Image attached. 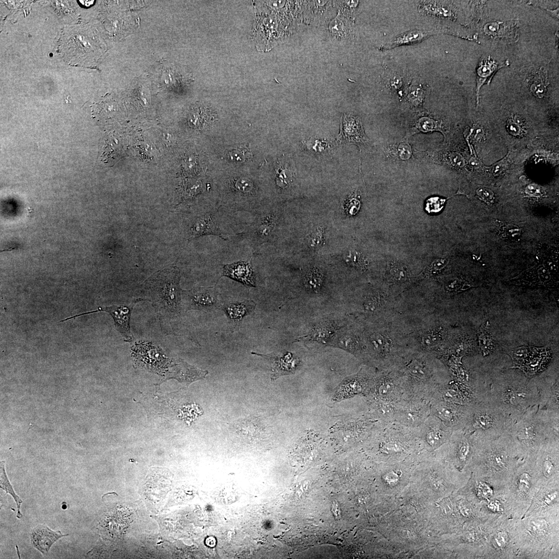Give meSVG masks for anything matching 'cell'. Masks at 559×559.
Wrapping results in <instances>:
<instances>
[{"label": "cell", "instance_id": "41", "mask_svg": "<svg viewBox=\"0 0 559 559\" xmlns=\"http://www.w3.org/2000/svg\"><path fill=\"white\" fill-rule=\"evenodd\" d=\"M395 154L402 160L409 159L412 155L411 147L407 144H401L394 149Z\"/></svg>", "mask_w": 559, "mask_h": 559}, {"label": "cell", "instance_id": "44", "mask_svg": "<svg viewBox=\"0 0 559 559\" xmlns=\"http://www.w3.org/2000/svg\"><path fill=\"white\" fill-rule=\"evenodd\" d=\"M476 426L481 428H488L492 425L491 417L487 414L479 415L476 420Z\"/></svg>", "mask_w": 559, "mask_h": 559}, {"label": "cell", "instance_id": "33", "mask_svg": "<svg viewBox=\"0 0 559 559\" xmlns=\"http://www.w3.org/2000/svg\"><path fill=\"white\" fill-rule=\"evenodd\" d=\"M347 262L360 271H364L367 266L366 261L360 254L357 252L350 253L346 257Z\"/></svg>", "mask_w": 559, "mask_h": 559}, {"label": "cell", "instance_id": "8", "mask_svg": "<svg viewBox=\"0 0 559 559\" xmlns=\"http://www.w3.org/2000/svg\"><path fill=\"white\" fill-rule=\"evenodd\" d=\"M222 276L229 278L247 287H256V277L251 260L224 265Z\"/></svg>", "mask_w": 559, "mask_h": 559}, {"label": "cell", "instance_id": "20", "mask_svg": "<svg viewBox=\"0 0 559 559\" xmlns=\"http://www.w3.org/2000/svg\"><path fill=\"white\" fill-rule=\"evenodd\" d=\"M497 221L499 224V234L502 239L512 242L520 239L522 231L518 226L500 221Z\"/></svg>", "mask_w": 559, "mask_h": 559}, {"label": "cell", "instance_id": "11", "mask_svg": "<svg viewBox=\"0 0 559 559\" xmlns=\"http://www.w3.org/2000/svg\"><path fill=\"white\" fill-rule=\"evenodd\" d=\"M550 272L547 268L542 266L532 268L513 279V282L532 285H549L553 277Z\"/></svg>", "mask_w": 559, "mask_h": 559}, {"label": "cell", "instance_id": "42", "mask_svg": "<svg viewBox=\"0 0 559 559\" xmlns=\"http://www.w3.org/2000/svg\"><path fill=\"white\" fill-rule=\"evenodd\" d=\"M444 200L440 199L438 198H434L429 199L427 200L426 204V210L429 212H436V205L439 211L442 209L444 204Z\"/></svg>", "mask_w": 559, "mask_h": 559}, {"label": "cell", "instance_id": "27", "mask_svg": "<svg viewBox=\"0 0 559 559\" xmlns=\"http://www.w3.org/2000/svg\"><path fill=\"white\" fill-rule=\"evenodd\" d=\"M442 332L440 329H436L426 332L422 338V345L427 348L439 345L442 340Z\"/></svg>", "mask_w": 559, "mask_h": 559}, {"label": "cell", "instance_id": "6", "mask_svg": "<svg viewBox=\"0 0 559 559\" xmlns=\"http://www.w3.org/2000/svg\"><path fill=\"white\" fill-rule=\"evenodd\" d=\"M337 139L340 143L356 144L359 146L368 141L364 134L360 118L346 115L343 116L340 133Z\"/></svg>", "mask_w": 559, "mask_h": 559}, {"label": "cell", "instance_id": "39", "mask_svg": "<svg viewBox=\"0 0 559 559\" xmlns=\"http://www.w3.org/2000/svg\"><path fill=\"white\" fill-rule=\"evenodd\" d=\"M408 99L414 104H419L422 102L424 98V90L419 86H414L411 88L408 93Z\"/></svg>", "mask_w": 559, "mask_h": 559}, {"label": "cell", "instance_id": "38", "mask_svg": "<svg viewBox=\"0 0 559 559\" xmlns=\"http://www.w3.org/2000/svg\"><path fill=\"white\" fill-rule=\"evenodd\" d=\"M383 303L384 299L382 296L373 295L365 302L364 309L371 312L377 311L382 306Z\"/></svg>", "mask_w": 559, "mask_h": 559}, {"label": "cell", "instance_id": "48", "mask_svg": "<svg viewBox=\"0 0 559 559\" xmlns=\"http://www.w3.org/2000/svg\"><path fill=\"white\" fill-rule=\"evenodd\" d=\"M507 167L506 160L504 159L496 163L491 167L492 173L494 176L500 175Z\"/></svg>", "mask_w": 559, "mask_h": 559}, {"label": "cell", "instance_id": "13", "mask_svg": "<svg viewBox=\"0 0 559 559\" xmlns=\"http://www.w3.org/2000/svg\"><path fill=\"white\" fill-rule=\"evenodd\" d=\"M363 382L362 380L358 376L345 379L337 388L334 400L335 401H340L362 393L365 388Z\"/></svg>", "mask_w": 559, "mask_h": 559}, {"label": "cell", "instance_id": "30", "mask_svg": "<svg viewBox=\"0 0 559 559\" xmlns=\"http://www.w3.org/2000/svg\"><path fill=\"white\" fill-rule=\"evenodd\" d=\"M436 415L445 422H451L456 417V412L454 408L447 404H440L436 408Z\"/></svg>", "mask_w": 559, "mask_h": 559}, {"label": "cell", "instance_id": "24", "mask_svg": "<svg viewBox=\"0 0 559 559\" xmlns=\"http://www.w3.org/2000/svg\"><path fill=\"white\" fill-rule=\"evenodd\" d=\"M407 373L410 377L417 380H424L428 377V370L423 362L418 360H413L406 367Z\"/></svg>", "mask_w": 559, "mask_h": 559}, {"label": "cell", "instance_id": "17", "mask_svg": "<svg viewBox=\"0 0 559 559\" xmlns=\"http://www.w3.org/2000/svg\"><path fill=\"white\" fill-rule=\"evenodd\" d=\"M5 465V461H1V469H0V488L4 490L6 493H8L10 495H11L15 501L17 507V518L20 519L23 517V515L21 514L20 512V508L21 505L23 503V501L17 495L13 489V486L9 481L6 473Z\"/></svg>", "mask_w": 559, "mask_h": 559}, {"label": "cell", "instance_id": "15", "mask_svg": "<svg viewBox=\"0 0 559 559\" xmlns=\"http://www.w3.org/2000/svg\"><path fill=\"white\" fill-rule=\"evenodd\" d=\"M530 90L537 98L544 97L548 86L547 73L545 69L540 68L534 70L530 74L528 80Z\"/></svg>", "mask_w": 559, "mask_h": 559}, {"label": "cell", "instance_id": "37", "mask_svg": "<svg viewBox=\"0 0 559 559\" xmlns=\"http://www.w3.org/2000/svg\"><path fill=\"white\" fill-rule=\"evenodd\" d=\"M339 345L343 349L353 352L357 351L359 347V343L358 339L352 336H346L342 338Z\"/></svg>", "mask_w": 559, "mask_h": 559}, {"label": "cell", "instance_id": "40", "mask_svg": "<svg viewBox=\"0 0 559 559\" xmlns=\"http://www.w3.org/2000/svg\"><path fill=\"white\" fill-rule=\"evenodd\" d=\"M249 152L244 149H236L231 152L229 156L231 160L234 162L241 163L244 162L249 156Z\"/></svg>", "mask_w": 559, "mask_h": 559}, {"label": "cell", "instance_id": "49", "mask_svg": "<svg viewBox=\"0 0 559 559\" xmlns=\"http://www.w3.org/2000/svg\"><path fill=\"white\" fill-rule=\"evenodd\" d=\"M526 194L532 197H540L542 195L540 188L534 185H531L525 189Z\"/></svg>", "mask_w": 559, "mask_h": 559}, {"label": "cell", "instance_id": "43", "mask_svg": "<svg viewBox=\"0 0 559 559\" xmlns=\"http://www.w3.org/2000/svg\"><path fill=\"white\" fill-rule=\"evenodd\" d=\"M478 196L483 201L488 203L493 202L494 195L493 192L489 189L481 188L477 191Z\"/></svg>", "mask_w": 559, "mask_h": 559}, {"label": "cell", "instance_id": "26", "mask_svg": "<svg viewBox=\"0 0 559 559\" xmlns=\"http://www.w3.org/2000/svg\"><path fill=\"white\" fill-rule=\"evenodd\" d=\"M490 465L494 471L499 472L507 468L508 457L504 451H497L490 456Z\"/></svg>", "mask_w": 559, "mask_h": 559}, {"label": "cell", "instance_id": "9", "mask_svg": "<svg viewBox=\"0 0 559 559\" xmlns=\"http://www.w3.org/2000/svg\"><path fill=\"white\" fill-rule=\"evenodd\" d=\"M68 535H64L60 531H53L46 525L41 524L32 531L31 540L34 547L45 556L48 554L53 544Z\"/></svg>", "mask_w": 559, "mask_h": 559}, {"label": "cell", "instance_id": "12", "mask_svg": "<svg viewBox=\"0 0 559 559\" xmlns=\"http://www.w3.org/2000/svg\"><path fill=\"white\" fill-rule=\"evenodd\" d=\"M173 367V375L170 377L188 384L205 378L208 374V371L200 370L181 359Z\"/></svg>", "mask_w": 559, "mask_h": 559}, {"label": "cell", "instance_id": "34", "mask_svg": "<svg viewBox=\"0 0 559 559\" xmlns=\"http://www.w3.org/2000/svg\"><path fill=\"white\" fill-rule=\"evenodd\" d=\"M491 540L494 548L499 550L506 549L510 541L508 533L502 531H497Z\"/></svg>", "mask_w": 559, "mask_h": 559}, {"label": "cell", "instance_id": "29", "mask_svg": "<svg viewBox=\"0 0 559 559\" xmlns=\"http://www.w3.org/2000/svg\"><path fill=\"white\" fill-rule=\"evenodd\" d=\"M378 397L382 399H388L395 391L394 383L389 380L381 381L377 388Z\"/></svg>", "mask_w": 559, "mask_h": 559}, {"label": "cell", "instance_id": "35", "mask_svg": "<svg viewBox=\"0 0 559 559\" xmlns=\"http://www.w3.org/2000/svg\"><path fill=\"white\" fill-rule=\"evenodd\" d=\"M322 277L319 272L313 271L309 273L305 279L306 286L311 290L316 291L320 286Z\"/></svg>", "mask_w": 559, "mask_h": 559}, {"label": "cell", "instance_id": "22", "mask_svg": "<svg viewBox=\"0 0 559 559\" xmlns=\"http://www.w3.org/2000/svg\"><path fill=\"white\" fill-rule=\"evenodd\" d=\"M370 341L374 350L380 354L389 353L392 350V342L384 335L375 334L370 337Z\"/></svg>", "mask_w": 559, "mask_h": 559}, {"label": "cell", "instance_id": "21", "mask_svg": "<svg viewBox=\"0 0 559 559\" xmlns=\"http://www.w3.org/2000/svg\"><path fill=\"white\" fill-rule=\"evenodd\" d=\"M389 276L394 282H402L409 278V272L404 264L399 263H391L389 265Z\"/></svg>", "mask_w": 559, "mask_h": 559}, {"label": "cell", "instance_id": "3", "mask_svg": "<svg viewBox=\"0 0 559 559\" xmlns=\"http://www.w3.org/2000/svg\"><path fill=\"white\" fill-rule=\"evenodd\" d=\"M182 298L187 311H210L220 307L219 293L216 287H198L182 291Z\"/></svg>", "mask_w": 559, "mask_h": 559}, {"label": "cell", "instance_id": "28", "mask_svg": "<svg viewBox=\"0 0 559 559\" xmlns=\"http://www.w3.org/2000/svg\"><path fill=\"white\" fill-rule=\"evenodd\" d=\"M425 439L428 444L432 447L440 444L443 439V432L437 427H430L426 430Z\"/></svg>", "mask_w": 559, "mask_h": 559}, {"label": "cell", "instance_id": "2", "mask_svg": "<svg viewBox=\"0 0 559 559\" xmlns=\"http://www.w3.org/2000/svg\"><path fill=\"white\" fill-rule=\"evenodd\" d=\"M135 364L149 372L162 374L170 366V361L160 347L152 342L140 341L132 347Z\"/></svg>", "mask_w": 559, "mask_h": 559}, {"label": "cell", "instance_id": "23", "mask_svg": "<svg viewBox=\"0 0 559 559\" xmlns=\"http://www.w3.org/2000/svg\"><path fill=\"white\" fill-rule=\"evenodd\" d=\"M434 131L442 132L441 125L437 121L431 118L423 117L418 120L414 127V133L417 132H429Z\"/></svg>", "mask_w": 559, "mask_h": 559}, {"label": "cell", "instance_id": "14", "mask_svg": "<svg viewBox=\"0 0 559 559\" xmlns=\"http://www.w3.org/2000/svg\"><path fill=\"white\" fill-rule=\"evenodd\" d=\"M256 305L253 300H244L242 302L225 304L223 306L222 309L231 320L240 321L245 317L253 313Z\"/></svg>", "mask_w": 559, "mask_h": 559}, {"label": "cell", "instance_id": "32", "mask_svg": "<svg viewBox=\"0 0 559 559\" xmlns=\"http://www.w3.org/2000/svg\"><path fill=\"white\" fill-rule=\"evenodd\" d=\"M476 493L479 500L489 501L493 496V490L486 482L480 481L476 484Z\"/></svg>", "mask_w": 559, "mask_h": 559}, {"label": "cell", "instance_id": "25", "mask_svg": "<svg viewBox=\"0 0 559 559\" xmlns=\"http://www.w3.org/2000/svg\"><path fill=\"white\" fill-rule=\"evenodd\" d=\"M234 189L242 196H250L254 194V182L246 178H240L234 183Z\"/></svg>", "mask_w": 559, "mask_h": 559}, {"label": "cell", "instance_id": "45", "mask_svg": "<svg viewBox=\"0 0 559 559\" xmlns=\"http://www.w3.org/2000/svg\"><path fill=\"white\" fill-rule=\"evenodd\" d=\"M470 451V445L467 442L461 443L458 450V456L460 460L465 461L469 454Z\"/></svg>", "mask_w": 559, "mask_h": 559}, {"label": "cell", "instance_id": "5", "mask_svg": "<svg viewBox=\"0 0 559 559\" xmlns=\"http://www.w3.org/2000/svg\"><path fill=\"white\" fill-rule=\"evenodd\" d=\"M99 312H105L112 317L115 321V328L120 333L124 341L126 342L133 341L134 338L132 334L130 325L132 309L127 306L114 305L104 308L100 307L97 310L76 315L61 320V322L84 315L99 313Z\"/></svg>", "mask_w": 559, "mask_h": 559}, {"label": "cell", "instance_id": "10", "mask_svg": "<svg viewBox=\"0 0 559 559\" xmlns=\"http://www.w3.org/2000/svg\"><path fill=\"white\" fill-rule=\"evenodd\" d=\"M509 65L508 62L499 63L492 59L490 56L483 58L479 62L477 70V106L479 105V92L482 86L487 83H489L491 78L499 69Z\"/></svg>", "mask_w": 559, "mask_h": 559}, {"label": "cell", "instance_id": "7", "mask_svg": "<svg viewBox=\"0 0 559 559\" xmlns=\"http://www.w3.org/2000/svg\"><path fill=\"white\" fill-rule=\"evenodd\" d=\"M213 235L218 236L223 240L226 235L219 227L216 214L211 212L200 214L193 221L190 228V238L192 239L202 236Z\"/></svg>", "mask_w": 559, "mask_h": 559}, {"label": "cell", "instance_id": "50", "mask_svg": "<svg viewBox=\"0 0 559 559\" xmlns=\"http://www.w3.org/2000/svg\"><path fill=\"white\" fill-rule=\"evenodd\" d=\"M459 509L461 514L466 517H471L473 514V512H474L470 505L465 502H462L459 504Z\"/></svg>", "mask_w": 559, "mask_h": 559}, {"label": "cell", "instance_id": "18", "mask_svg": "<svg viewBox=\"0 0 559 559\" xmlns=\"http://www.w3.org/2000/svg\"><path fill=\"white\" fill-rule=\"evenodd\" d=\"M427 37H428V35L421 31L414 30L407 32L406 33L397 37L392 42L390 47L415 44V43L420 42Z\"/></svg>", "mask_w": 559, "mask_h": 559}, {"label": "cell", "instance_id": "36", "mask_svg": "<svg viewBox=\"0 0 559 559\" xmlns=\"http://www.w3.org/2000/svg\"><path fill=\"white\" fill-rule=\"evenodd\" d=\"M447 263L448 260L445 258L437 259L428 266L424 271V274L425 276L429 277L436 275L443 270Z\"/></svg>", "mask_w": 559, "mask_h": 559}, {"label": "cell", "instance_id": "19", "mask_svg": "<svg viewBox=\"0 0 559 559\" xmlns=\"http://www.w3.org/2000/svg\"><path fill=\"white\" fill-rule=\"evenodd\" d=\"M489 322L487 321L485 324L482 325L480 327L478 334L479 347L484 356L492 352L495 347L494 340L489 332Z\"/></svg>", "mask_w": 559, "mask_h": 559}, {"label": "cell", "instance_id": "16", "mask_svg": "<svg viewBox=\"0 0 559 559\" xmlns=\"http://www.w3.org/2000/svg\"><path fill=\"white\" fill-rule=\"evenodd\" d=\"M337 327L330 322H324L317 325L306 337L310 340L326 343L334 335Z\"/></svg>", "mask_w": 559, "mask_h": 559}, {"label": "cell", "instance_id": "31", "mask_svg": "<svg viewBox=\"0 0 559 559\" xmlns=\"http://www.w3.org/2000/svg\"><path fill=\"white\" fill-rule=\"evenodd\" d=\"M381 450L383 453L394 454L401 452L403 450V447L399 440H388L382 443Z\"/></svg>", "mask_w": 559, "mask_h": 559}, {"label": "cell", "instance_id": "51", "mask_svg": "<svg viewBox=\"0 0 559 559\" xmlns=\"http://www.w3.org/2000/svg\"><path fill=\"white\" fill-rule=\"evenodd\" d=\"M521 437L524 440H529L533 439L534 436V430L532 426L525 427L521 434Z\"/></svg>", "mask_w": 559, "mask_h": 559}, {"label": "cell", "instance_id": "46", "mask_svg": "<svg viewBox=\"0 0 559 559\" xmlns=\"http://www.w3.org/2000/svg\"><path fill=\"white\" fill-rule=\"evenodd\" d=\"M465 286L468 288L471 287L470 284L466 283L465 281L461 279H457L453 282L448 284L447 287L449 291H458L460 289H465Z\"/></svg>", "mask_w": 559, "mask_h": 559}, {"label": "cell", "instance_id": "47", "mask_svg": "<svg viewBox=\"0 0 559 559\" xmlns=\"http://www.w3.org/2000/svg\"><path fill=\"white\" fill-rule=\"evenodd\" d=\"M508 132L512 135L518 136L521 132V128L519 124L516 120H510L507 126Z\"/></svg>", "mask_w": 559, "mask_h": 559}, {"label": "cell", "instance_id": "1", "mask_svg": "<svg viewBox=\"0 0 559 559\" xmlns=\"http://www.w3.org/2000/svg\"><path fill=\"white\" fill-rule=\"evenodd\" d=\"M180 279L179 270L172 267L160 272L150 281L151 301L160 315L170 317L180 314L182 293Z\"/></svg>", "mask_w": 559, "mask_h": 559}, {"label": "cell", "instance_id": "4", "mask_svg": "<svg viewBox=\"0 0 559 559\" xmlns=\"http://www.w3.org/2000/svg\"><path fill=\"white\" fill-rule=\"evenodd\" d=\"M251 354L262 357L270 362L273 381L283 376L295 373L300 366V359L295 354L291 352L282 351L268 354L252 352Z\"/></svg>", "mask_w": 559, "mask_h": 559}, {"label": "cell", "instance_id": "52", "mask_svg": "<svg viewBox=\"0 0 559 559\" xmlns=\"http://www.w3.org/2000/svg\"><path fill=\"white\" fill-rule=\"evenodd\" d=\"M450 156L451 162L455 165L463 167L465 165L464 160L460 156L453 154Z\"/></svg>", "mask_w": 559, "mask_h": 559}]
</instances>
